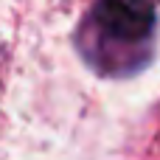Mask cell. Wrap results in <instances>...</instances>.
<instances>
[{
  "instance_id": "obj_1",
  "label": "cell",
  "mask_w": 160,
  "mask_h": 160,
  "mask_svg": "<svg viewBox=\"0 0 160 160\" xmlns=\"http://www.w3.org/2000/svg\"><path fill=\"white\" fill-rule=\"evenodd\" d=\"M158 8L160 0H93L76 31L87 68L107 79L141 73L155 56Z\"/></svg>"
}]
</instances>
